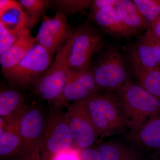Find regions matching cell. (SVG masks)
I'll list each match as a JSON object with an SVG mask.
<instances>
[{
	"label": "cell",
	"mask_w": 160,
	"mask_h": 160,
	"mask_svg": "<svg viewBox=\"0 0 160 160\" xmlns=\"http://www.w3.org/2000/svg\"><path fill=\"white\" fill-rule=\"evenodd\" d=\"M119 102L126 127L134 130L152 116L160 114V102L134 82L128 81L112 92Z\"/></svg>",
	"instance_id": "1"
},
{
	"label": "cell",
	"mask_w": 160,
	"mask_h": 160,
	"mask_svg": "<svg viewBox=\"0 0 160 160\" xmlns=\"http://www.w3.org/2000/svg\"><path fill=\"white\" fill-rule=\"evenodd\" d=\"M86 103L101 139L125 130L126 126L122 107L113 93L94 95L86 100Z\"/></svg>",
	"instance_id": "2"
},
{
	"label": "cell",
	"mask_w": 160,
	"mask_h": 160,
	"mask_svg": "<svg viewBox=\"0 0 160 160\" xmlns=\"http://www.w3.org/2000/svg\"><path fill=\"white\" fill-rule=\"evenodd\" d=\"M72 36L57 51L55 58L48 69L34 84V92L41 98L58 108L63 90L71 72L67 63V56Z\"/></svg>",
	"instance_id": "3"
},
{
	"label": "cell",
	"mask_w": 160,
	"mask_h": 160,
	"mask_svg": "<svg viewBox=\"0 0 160 160\" xmlns=\"http://www.w3.org/2000/svg\"><path fill=\"white\" fill-rule=\"evenodd\" d=\"M52 56L47 49L35 43L16 65L2 71L3 74L12 86L34 85L49 68Z\"/></svg>",
	"instance_id": "4"
},
{
	"label": "cell",
	"mask_w": 160,
	"mask_h": 160,
	"mask_svg": "<svg viewBox=\"0 0 160 160\" xmlns=\"http://www.w3.org/2000/svg\"><path fill=\"white\" fill-rule=\"evenodd\" d=\"M75 146L66 112L54 107L46 121L41 146L42 159L49 160L61 152L73 149Z\"/></svg>",
	"instance_id": "5"
},
{
	"label": "cell",
	"mask_w": 160,
	"mask_h": 160,
	"mask_svg": "<svg viewBox=\"0 0 160 160\" xmlns=\"http://www.w3.org/2000/svg\"><path fill=\"white\" fill-rule=\"evenodd\" d=\"M91 71L97 85L106 92L114 91L129 81L122 58L113 48L102 55Z\"/></svg>",
	"instance_id": "6"
},
{
	"label": "cell",
	"mask_w": 160,
	"mask_h": 160,
	"mask_svg": "<svg viewBox=\"0 0 160 160\" xmlns=\"http://www.w3.org/2000/svg\"><path fill=\"white\" fill-rule=\"evenodd\" d=\"M101 36L89 26H83L73 32L67 63L72 72L89 70L91 58L101 42Z\"/></svg>",
	"instance_id": "7"
},
{
	"label": "cell",
	"mask_w": 160,
	"mask_h": 160,
	"mask_svg": "<svg viewBox=\"0 0 160 160\" xmlns=\"http://www.w3.org/2000/svg\"><path fill=\"white\" fill-rule=\"evenodd\" d=\"M66 106L68 108L66 114L75 146L80 149L89 148L98 135L86 107V100Z\"/></svg>",
	"instance_id": "8"
},
{
	"label": "cell",
	"mask_w": 160,
	"mask_h": 160,
	"mask_svg": "<svg viewBox=\"0 0 160 160\" xmlns=\"http://www.w3.org/2000/svg\"><path fill=\"white\" fill-rule=\"evenodd\" d=\"M20 134L23 141L22 157L40 147L46 121L41 109L27 106L17 115Z\"/></svg>",
	"instance_id": "9"
},
{
	"label": "cell",
	"mask_w": 160,
	"mask_h": 160,
	"mask_svg": "<svg viewBox=\"0 0 160 160\" xmlns=\"http://www.w3.org/2000/svg\"><path fill=\"white\" fill-rule=\"evenodd\" d=\"M66 16L58 12L53 17L44 16L42 22L35 38L39 44L53 54L71 37Z\"/></svg>",
	"instance_id": "10"
},
{
	"label": "cell",
	"mask_w": 160,
	"mask_h": 160,
	"mask_svg": "<svg viewBox=\"0 0 160 160\" xmlns=\"http://www.w3.org/2000/svg\"><path fill=\"white\" fill-rule=\"evenodd\" d=\"M101 89L97 85L91 70L71 72L59 103L58 108L68 102H78L98 94Z\"/></svg>",
	"instance_id": "11"
},
{
	"label": "cell",
	"mask_w": 160,
	"mask_h": 160,
	"mask_svg": "<svg viewBox=\"0 0 160 160\" xmlns=\"http://www.w3.org/2000/svg\"><path fill=\"white\" fill-rule=\"evenodd\" d=\"M124 138L134 147L160 151V114L152 116L139 128L126 132Z\"/></svg>",
	"instance_id": "12"
},
{
	"label": "cell",
	"mask_w": 160,
	"mask_h": 160,
	"mask_svg": "<svg viewBox=\"0 0 160 160\" xmlns=\"http://www.w3.org/2000/svg\"><path fill=\"white\" fill-rule=\"evenodd\" d=\"M90 17L105 32L115 38L130 37L135 32L128 28L118 17L115 6L91 8Z\"/></svg>",
	"instance_id": "13"
},
{
	"label": "cell",
	"mask_w": 160,
	"mask_h": 160,
	"mask_svg": "<svg viewBox=\"0 0 160 160\" xmlns=\"http://www.w3.org/2000/svg\"><path fill=\"white\" fill-rule=\"evenodd\" d=\"M131 58L133 66L160 67V40L145 33L132 50Z\"/></svg>",
	"instance_id": "14"
},
{
	"label": "cell",
	"mask_w": 160,
	"mask_h": 160,
	"mask_svg": "<svg viewBox=\"0 0 160 160\" xmlns=\"http://www.w3.org/2000/svg\"><path fill=\"white\" fill-rule=\"evenodd\" d=\"M0 156L6 158L22 155L23 141L19 130L17 115L8 120L1 119Z\"/></svg>",
	"instance_id": "15"
},
{
	"label": "cell",
	"mask_w": 160,
	"mask_h": 160,
	"mask_svg": "<svg viewBox=\"0 0 160 160\" xmlns=\"http://www.w3.org/2000/svg\"><path fill=\"white\" fill-rule=\"evenodd\" d=\"M36 43L35 38L28 31L2 54L0 55V64L2 71L12 68L21 61Z\"/></svg>",
	"instance_id": "16"
},
{
	"label": "cell",
	"mask_w": 160,
	"mask_h": 160,
	"mask_svg": "<svg viewBox=\"0 0 160 160\" xmlns=\"http://www.w3.org/2000/svg\"><path fill=\"white\" fill-rule=\"evenodd\" d=\"M118 17L128 28L136 32L149 29L150 25L138 7L130 0H118L115 6Z\"/></svg>",
	"instance_id": "17"
},
{
	"label": "cell",
	"mask_w": 160,
	"mask_h": 160,
	"mask_svg": "<svg viewBox=\"0 0 160 160\" xmlns=\"http://www.w3.org/2000/svg\"><path fill=\"white\" fill-rule=\"evenodd\" d=\"M37 22L23 10L21 4L0 15V23L7 30L17 34L30 31Z\"/></svg>",
	"instance_id": "18"
},
{
	"label": "cell",
	"mask_w": 160,
	"mask_h": 160,
	"mask_svg": "<svg viewBox=\"0 0 160 160\" xmlns=\"http://www.w3.org/2000/svg\"><path fill=\"white\" fill-rule=\"evenodd\" d=\"M23 96L15 89H2L0 92V116L5 120L10 119L25 109Z\"/></svg>",
	"instance_id": "19"
},
{
	"label": "cell",
	"mask_w": 160,
	"mask_h": 160,
	"mask_svg": "<svg viewBox=\"0 0 160 160\" xmlns=\"http://www.w3.org/2000/svg\"><path fill=\"white\" fill-rule=\"evenodd\" d=\"M137 84L160 102V67L147 69L133 66Z\"/></svg>",
	"instance_id": "20"
},
{
	"label": "cell",
	"mask_w": 160,
	"mask_h": 160,
	"mask_svg": "<svg viewBox=\"0 0 160 160\" xmlns=\"http://www.w3.org/2000/svg\"><path fill=\"white\" fill-rule=\"evenodd\" d=\"M98 150L102 160H124L138 152L133 147L115 142L103 143Z\"/></svg>",
	"instance_id": "21"
},
{
	"label": "cell",
	"mask_w": 160,
	"mask_h": 160,
	"mask_svg": "<svg viewBox=\"0 0 160 160\" xmlns=\"http://www.w3.org/2000/svg\"><path fill=\"white\" fill-rule=\"evenodd\" d=\"M52 6L59 10L58 12L65 15L72 14L91 8L92 1L90 0L51 1Z\"/></svg>",
	"instance_id": "22"
},
{
	"label": "cell",
	"mask_w": 160,
	"mask_h": 160,
	"mask_svg": "<svg viewBox=\"0 0 160 160\" xmlns=\"http://www.w3.org/2000/svg\"><path fill=\"white\" fill-rule=\"evenodd\" d=\"M150 26L160 16V0H133Z\"/></svg>",
	"instance_id": "23"
},
{
	"label": "cell",
	"mask_w": 160,
	"mask_h": 160,
	"mask_svg": "<svg viewBox=\"0 0 160 160\" xmlns=\"http://www.w3.org/2000/svg\"><path fill=\"white\" fill-rule=\"evenodd\" d=\"M19 2L29 16L36 22L45 16L46 10L51 6L50 1L20 0Z\"/></svg>",
	"instance_id": "24"
},
{
	"label": "cell",
	"mask_w": 160,
	"mask_h": 160,
	"mask_svg": "<svg viewBox=\"0 0 160 160\" xmlns=\"http://www.w3.org/2000/svg\"><path fill=\"white\" fill-rule=\"evenodd\" d=\"M23 34L9 31L0 23V55L8 50Z\"/></svg>",
	"instance_id": "25"
},
{
	"label": "cell",
	"mask_w": 160,
	"mask_h": 160,
	"mask_svg": "<svg viewBox=\"0 0 160 160\" xmlns=\"http://www.w3.org/2000/svg\"><path fill=\"white\" fill-rule=\"evenodd\" d=\"M49 160H82L81 149L77 147L65 150L53 156Z\"/></svg>",
	"instance_id": "26"
},
{
	"label": "cell",
	"mask_w": 160,
	"mask_h": 160,
	"mask_svg": "<svg viewBox=\"0 0 160 160\" xmlns=\"http://www.w3.org/2000/svg\"><path fill=\"white\" fill-rule=\"evenodd\" d=\"M81 158L82 160H102L99 150L89 148L81 149Z\"/></svg>",
	"instance_id": "27"
},
{
	"label": "cell",
	"mask_w": 160,
	"mask_h": 160,
	"mask_svg": "<svg viewBox=\"0 0 160 160\" xmlns=\"http://www.w3.org/2000/svg\"><path fill=\"white\" fill-rule=\"evenodd\" d=\"M146 34L160 40V16L151 24Z\"/></svg>",
	"instance_id": "28"
},
{
	"label": "cell",
	"mask_w": 160,
	"mask_h": 160,
	"mask_svg": "<svg viewBox=\"0 0 160 160\" xmlns=\"http://www.w3.org/2000/svg\"><path fill=\"white\" fill-rule=\"evenodd\" d=\"M19 2L13 0H1L0 1V15L12 7L19 5Z\"/></svg>",
	"instance_id": "29"
},
{
	"label": "cell",
	"mask_w": 160,
	"mask_h": 160,
	"mask_svg": "<svg viewBox=\"0 0 160 160\" xmlns=\"http://www.w3.org/2000/svg\"><path fill=\"white\" fill-rule=\"evenodd\" d=\"M118 0H95L92 1L91 8H99L106 6H115Z\"/></svg>",
	"instance_id": "30"
},
{
	"label": "cell",
	"mask_w": 160,
	"mask_h": 160,
	"mask_svg": "<svg viewBox=\"0 0 160 160\" xmlns=\"http://www.w3.org/2000/svg\"><path fill=\"white\" fill-rule=\"evenodd\" d=\"M40 152L41 148L38 147L35 149L34 151L22 157V160H41L42 158L40 156Z\"/></svg>",
	"instance_id": "31"
},
{
	"label": "cell",
	"mask_w": 160,
	"mask_h": 160,
	"mask_svg": "<svg viewBox=\"0 0 160 160\" xmlns=\"http://www.w3.org/2000/svg\"><path fill=\"white\" fill-rule=\"evenodd\" d=\"M124 160H141V158H140V155L138 152H137L135 154L132 155Z\"/></svg>",
	"instance_id": "32"
},
{
	"label": "cell",
	"mask_w": 160,
	"mask_h": 160,
	"mask_svg": "<svg viewBox=\"0 0 160 160\" xmlns=\"http://www.w3.org/2000/svg\"><path fill=\"white\" fill-rule=\"evenodd\" d=\"M151 160H160V151L154 152L152 159Z\"/></svg>",
	"instance_id": "33"
},
{
	"label": "cell",
	"mask_w": 160,
	"mask_h": 160,
	"mask_svg": "<svg viewBox=\"0 0 160 160\" xmlns=\"http://www.w3.org/2000/svg\"><path fill=\"white\" fill-rule=\"evenodd\" d=\"M45 160L42 159V160Z\"/></svg>",
	"instance_id": "34"
}]
</instances>
